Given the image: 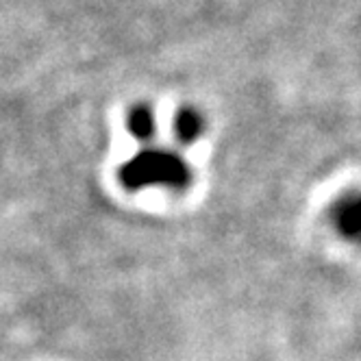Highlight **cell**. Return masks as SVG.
Segmentation results:
<instances>
[{
  "mask_svg": "<svg viewBox=\"0 0 361 361\" xmlns=\"http://www.w3.org/2000/svg\"><path fill=\"white\" fill-rule=\"evenodd\" d=\"M122 178L131 188L164 185L183 188L188 185L190 170L188 164L168 150H144L122 168Z\"/></svg>",
  "mask_w": 361,
  "mask_h": 361,
  "instance_id": "1",
  "label": "cell"
},
{
  "mask_svg": "<svg viewBox=\"0 0 361 361\" xmlns=\"http://www.w3.org/2000/svg\"><path fill=\"white\" fill-rule=\"evenodd\" d=\"M335 224L340 226V231L346 238L361 242V194L344 198L338 204V209H335Z\"/></svg>",
  "mask_w": 361,
  "mask_h": 361,
  "instance_id": "2",
  "label": "cell"
},
{
  "mask_svg": "<svg viewBox=\"0 0 361 361\" xmlns=\"http://www.w3.org/2000/svg\"><path fill=\"white\" fill-rule=\"evenodd\" d=\"M128 126H131V131L137 135V137H148L152 135L154 131V118H152V111L148 107H137L133 109V114L128 116Z\"/></svg>",
  "mask_w": 361,
  "mask_h": 361,
  "instance_id": "3",
  "label": "cell"
},
{
  "mask_svg": "<svg viewBox=\"0 0 361 361\" xmlns=\"http://www.w3.org/2000/svg\"><path fill=\"white\" fill-rule=\"evenodd\" d=\"M176 128H178V137L183 142H194L200 131H202V122L200 118L194 114V111H183L178 116V122H176Z\"/></svg>",
  "mask_w": 361,
  "mask_h": 361,
  "instance_id": "4",
  "label": "cell"
}]
</instances>
